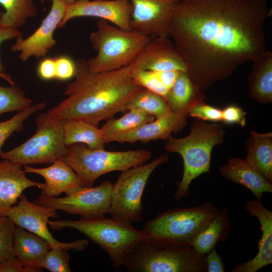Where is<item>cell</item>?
<instances>
[{
  "label": "cell",
  "instance_id": "e0dca14e",
  "mask_svg": "<svg viewBox=\"0 0 272 272\" xmlns=\"http://www.w3.org/2000/svg\"><path fill=\"white\" fill-rule=\"evenodd\" d=\"M246 209L251 216L257 218L262 235L258 241V252L252 259L238 264L232 272H256L272 263V212L265 208L261 199L248 201Z\"/></svg>",
  "mask_w": 272,
  "mask_h": 272
},
{
  "label": "cell",
  "instance_id": "ffe728a7",
  "mask_svg": "<svg viewBox=\"0 0 272 272\" xmlns=\"http://www.w3.org/2000/svg\"><path fill=\"white\" fill-rule=\"evenodd\" d=\"M25 173H34L43 177L45 187L41 194L49 197H56L64 192L72 194L83 187L81 181L73 169L62 159H59L45 168H34L25 165Z\"/></svg>",
  "mask_w": 272,
  "mask_h": 272
},
{
  "label": "cell",
  "instance_id": "d590c367",
  "mask_svg": "<svg viewBox=\"0 0 272 272\" xmlns=\"http://www.w3.org/2000/svg\"><path fill=\"white\" fill-rule=\"evenodd\" d=\"M188 114L203 121H222V110L208 105L204 102L192 108L189 111Z\"/></svg>",
  "mask_w": 272,
  "mask_h": 272
},
{
  "label": "cell",
  "instance_id": "4dcf8cb0",
  "mask_svg": "<svg viewBox=\"0 0 272 272\" xmlns=\"http://www.w3.org/2000/svg\"><path fill=\"white\" fill-rule=\"evenodd\" d=\"M32 100L25 96L18 87L0 86V115L4 113L24 110L32 106Z\"/></svg>",
  "mask_w": 272,
  "mask_h": 272
},
{
  "label": "cell",
  "instance_id": "f546056e",
  "mask_svg": "<svg viewBox=\"0 0 272 272\" xmlns=\"http://www.w3.org/2000/svg\"><path fill=\"white\" fill-rule=\"evenodd\" d=\"M133 109L140 110L156 118L171 113L162 97L144 88L135 94L127 103L126 110Z\"/></svg>",
  "mask_w": 272,
  "mask_h": 272
},
{
  "label": "cell",
  "instance_id": "4fadbf2b",
  "mask_svg": "<svg viewBox=\"0 0 272 272\" xmlns=\"http://www.w3.org/2000/svg\"><path fill=\"white\" fill-rule=\"evenodd\" d=\"M67 6L63 0H52L50 10L38 29L25 39L17 37L12 51L20 52L19 57L23 61L33 56H44L56 43L53 33L62 20Z\"/></svg>",
  "mask_w": 272,
  "mask_h": 272
},
{
  "label": "cell",
  "instance_id": "7bdbcfd3",
  "mask_svg": "<svg viewBox=\"0 0 272 272\" xmlns=\"http://www.w3.org/2000/svg\"><path fill=\"white\" fill-rule=\"evenodd\" d=\"M156 72H157L163 84L169 91L175 83L179 72L176 71H168Z\"/></svg>",
  "mask_w": 272,
  "mask_h": 272
},
{
  "label": "cell",
  "instance_id": "484cf974",
  "mask_svg": "<svg viewBox=\"0 0 272 272\" xmlns=\"http://www.w3.org/2000/svg\"><path fill=\"white\" fill-rule=\"evenodd\" d=\"M229 213V210L224 208L215 215L193 242L192 247L195 251L207 254L217 242L227 241L231 226Z\"/></svg>",
  "mask_w": 272,
  "mask_h": 272
},
{
  "label": "cell",
  "instance_id": "ac0fdd59",
  "mask_svg": "<svg viewBox=\"0 0 272 272\" xmlns=\"http://www.w3.org/2000/svg\"><path fill=\"white\" fill-rule=\"evenodd\" d=\"M187 124V115L171 113L155 120L147 122L130 131L109 137L105 144L116 142L119 143H143L157 140H167L172 133L181 131Z\"/></svg>",
  "mask_w": 272,
  "mask_h": 272
},
{
  "label": "cell",
  "instance_id": "7402d4cb",
  "mask_svg": "<svg viewBox=\"0 0 272 272\" xmlns=\"http://www.w3.org/2000/svg\"><path fill=\"white\" fill-rule=\"evenodd\" d=\"M51 248L44 239L16 226L13 239L14 254L25 265L41 270L43 260Z\"/></svg>",
  "mask_w": 272,
  "mask_h": 272
},
{
  "label": "cell",
  "instance_id": "8992f818",
  "mask_svg": "<svg viewBox=\"0 0 272 272\" xmlns=\"http://www.w3.org/2000/svg\"><path fill=\"white\" fill-rule=\"evenodd\" d=\"M90 40L97 55L87 64L92 73L116 70L129 65L151 37L134 31H127L100 19L97 30L90 35Z\"/></svg>",
  "mask_w": 272,
  "mask_h": 272
},
{
  "label": "cell",
  "instance_id": "d6a6232c",
  "mask_svg": "<svg viewBox=\"0 0 272 272\" xmlns=\"http://www.w3.org/2000/svg\"><path fill=\"white\" fill-rule=\"evenodd\" d=\"M16 227L9 217L0 213V264L15 256L13 239Z\"/></svg>",
  "mask_w": 272,
  "mask_h": 272
},
{
  "label": "cell",
  "instance_id": "ab89813d",
  "mask_svg": "<svg viewBox=\"0 0 272 272\" xmlns=\"http://www.w3.org/2000/svg\"><path fill=\"white\" fill-rule=\"evenodd\" d=\"M37 73L39 77L42 80H50L55 79V59L46 58L42 60L38 66Z\"/></svg>",
  "mask_w": 272,
  "mask_h": 272
},
{
  "label": "cell",
  "instance_id": "6da1fadb",
  "mask_svg": "<svg viewBox=\"0 0 272 272\" xmlns=\"http://www.w3.org/2000/svg\"><path fill=\"white\" fill-rule=\"evenodd\" d=\"M266 0H183L174 5L169 37L199 90L229 77L266 50Z\"/></svg>",
  "mask_w": 272,
  "mask_h": 272
},
{
  "label": "cell",
  "instance_id": "7c38bea8",
  "mask_svg": "<svg viewBox=\"0 0 272 272\" xmlns=\"http://www.w3.org/2000/svg\"><path fill=\"white\" fill-rule=\"evenodd\" d=\"M5 215L9 217L16 226L21 227L46 240L51 248H62L68 251H83L89 245L86 239H78L69 243L57 240L48 228L49 219L56 218L58 215L52 208L29 201L24 194L19 198L17 205L10 208Z\"/></svg>",
  "mask_w": 272,
  "mask_h": 272
},
{
  "label": "cell",
  "instance_id": "cb8c5ba5",
  "mask_svg": "<svg viewBox=\"0 0 272 272\" xmlns=\"http://www.w3.org/2000/svg\"><path fill=\"white\" fill-rule=\"evenodd\" d=\"M248 77L249 96L260 104L272 101V53L266 50L253 61Z\"/></svg>",
  "mask_w": 272,
  "mask_h": 272
},
{
  "label": "cell",
  "instance_id": "e575fe53",
  "mask_svg": "<svg viewBox=\"0 0 272 272\" xmlns=\"http://www.w3.org/2000/svg\"><path fill=\"white\" fill-rule=\"evenodd\" d=\"M68 250L62 248H51L46 253L41 267L51 272H70Z\"/></svg>",
  "mask_w": 272,
  "mask_h": 272
},
{
  "label": "cell",
  "instance_id": "8d00e7d4",
  "mask_svg": "<svg viewBox=\"0 0 272 272\" xmlns=\"http://www.w3.org/2000/svg\"><path fill=\"white\" fill-rule=\"evenodd\" d=\"M56 66L55 79L66 81L73 78L76 73V62L65 56L55 58Z\"/></svg>",
  "mask_w": 272,
  "mask_h": 272
},
{
  "label": "cell",
  "instance_id": "1f68e13d",
  "mask_svg": "<svg viewBox=\"0 0 272 272\" xmlns=\"http://www.w3.org/2000/svg\"><path fill=\"white\" fill-rule=\"evenodd\" d=\"M46 106L45 102H41L31 106L28 108L19 111L11 118L0 122V156L2 148L7 139L14 132L20 130L25 121L32 114L43 109Z\"/></svg>",
  "mask_w": 272,
  "mask_h": 272
},
{
  "label": "cell",
  "instance_id": "9c48e42d",
  "mask_svg": "<svg viewBox=\"0 0 272 272\" xmlns=\"http://www.w3.org/2000/svg\"><path fill=\"white\" fill-rule=\"evenodd\" d=\"M169 158L168 155H161L148 164L122 171L112 185L108 212L111 218L130 224L143 221L142 196L147 182L154 170Z\"/></svg>",
  "mask_w": 272,
  "mask_h": 272
},
{
  "label": "cell",
  "instance_id": "277c9868",
  "mask_svg": "<svg viewBox=\"0 0 272 272\" xmlns=\"http://www.w3.org/2000/svg\"><path fill=\"white\" fill-rule=\"evenodd\" d=\"M225 133L224 125L197 119L187 136L181 139L172 135L168 138L165 149L178 153L183 161L182 177L174 195L176 200H179L188 194L193 180L209 172L212 150L223 141Z\"/></svg>",
  "mask_w": 272,
  "mask_h": 272
},
{
  "label": "cell",
  "instance_id": "f35d334b",
  "mask_svg": "<svg viewBox=\"0 0 272 272\" xmlns=\"http://www.w3.org/2000/svg\"><path fill=\"white\" fill-rule=\"evenodd\" d=\"M41 270L27 266L15 256L11 257L0 264V272H38Z\"/></svg>",
  "mask_w": 272,
  "mask_h": 272
},
{
  "label": "cell",
  "instance_id": "f6af8a7d",
  "mask_svg": "<svg viewBox=\"0 0 272 272\" xmlns=\"http://www.w3.org/2000/svg\"><path fill=\"white\" fill-rule=\"evenodd\" d=\"M77 0H63L67 6L71 5L76 2Z\"/></svg>",
  "mask_w": 272,
  "mask_h": 272
},
{
  "label": "cell",
  "instance_id": "d6986e66",
  "mask_svg": "<svg viewBox=\"0 0 272 272\" xmlns=\"http://www.w3.org/2000/svg\"><path fill=\"white\" fill-rule=\"evenodd\" d=\"M21 166L10 160L0 161V213L5 214L18 201L26 189L37 187L41 190L45 183L28 179Z\"/></svg>",
  "mask_w": 272,
  "mask_h": 272
},
{
  "label": "cell",
  "instance_id": "7dc6e473",
  "mask_svg": "<svg viewBox=\"0 0 272 272\" xmlns=\"http://www.w3.org/2000/svg\"><path fill=\"white\" fill-rule=\"evenodd\" d=\"M171 1H172L176 3V2H179V1H183V0H171Z\"/></svg>",
  "mask_w": 272,
  "mask_h": 272
},
{
  "label": "cell",
  "instance_id": "4316f807",
  "mask_svg": "<svg viewBox=\"0 0 272 272\" xmlns=\"http://www.w3.org/2000/svg\"><path fill=\"white\" fill-rule=\"evenodd\" d=\"M62 121L64 142L67 146L84 143L91 149H104V137L97 125L80 119H68Z\"/></svg>",
  "mask_w": 272,
  "mask_h": 272
},
{
  "label": "cell",
  "instance_id": "ee69618b",
  "mask_svg": "<svg viewBox=\"0 0 272 272\" xmlns=\"http://www.w3.org/2000/svg\"><path fill=\"white\" fill-rule=\"evenodd\" d=\"M0 78L7 81L11 86H15V83L10 75L5 73H0Z\"/></svg>",
  "mask_w": 272,
  "mask_h": 272
},
{
  "label": "cell",
  "instance_id": "f1b7e54d",
  "mask_svg": "<svg viewBox=\"0 0 272 272\" xmlns=\"http://www.w3.org/2000/svg\"><path fill=\"white\" fill-rule=\"evenodd\" d=\"M154 117L139 109L128 110L123 116L111 118L100 128L104 140L110 137L133 130L144 124L153 121Z\"/></svg>",
  "mask_w": 272,
  "mask_h": 272
},
{
  "label": "cell",
  "instance_id": "44dd1931",
  "mask_svg": "<svg viewBox=\"0 0 272 272\" xmlns=\"http://www.w3.org/2000/svg\"><path fill=\"white\" fill-rule=\"evenodd\" d=\"M219 170L223 177L251 191L256 199H261L264 192H272V183L267 181L245 159L230 158Z\"/></svg>",
  "mask_w": 272,
  "mask_h": 272
},
{
  "label": "cell",
  "instance_id": "8fae6325",
  "mask_svg": "<svg viewBox=\"0 0 272 272\" xmlns=\"http://www.w3.org/2000/svg\"><path fill=\"white\" fill-rule=\"evenodd\" d=\"M112 185L111 182L105 180L95 187H81L63 197L41 194L33 202L69 214L78 215L82 219L101 218L108 213Z\"/></svg>",
  "mask_w": 272,
  "mask_h": 272
},
{
  "label": "cell",
  "instance_id": "d4e9b609",
  "mask_svg": "<svg viewBox=\"0 0 272 272\" xmlns=\"http://www.w3.org/2000/svg\"><path fill=\"white\" fill-rule=\"evenodd\" d=\"M244 159L268 182L272 183V133L251 131L246 143Z\"/></svg>",
  "mask_w": 272,
  "mask_h": 272
},
{
  "label": "cell",
  "instance_id": "83f0119b",
  "mask_svg": "<svg viewBox=\"0 0 272 272\" xmlns=\"http://www.w3.org/2000/svg\"><path fill=\"white\" fill-rule=\"evenodd\" d=\"M0 5L5 10L0 25L5 26L20 28L37 13L34 0H0Z\"/></svg>",
  "mask_w": 272,
  "mask_h": 272
},
{
  "label": "cell",
  "instance_id": "52a82bcc",
  "mask_svg": "<svg viewBox=\"0 0 272 272\" xmlns=\"http://www.w3.org/2000/svg\"><path fill=\"white\" fill-rule=\"evenodd\" d=\"M151 155L145 149L108 151L104 149H91L78 143L67 146L62 159L77 173L82 186L90 187L102 175L122 171L145 163Z\"/></svg>",
  "mask_w": 272,
  "mask_h": 272
},
{
  "label": "cell",
  "instance_id": "5b68a950",
  "mask_svg": "<svg viewBox=\"0 0 272 272\" xmlns=\"http://www.w3.org/2000/svg\"><path fill=\"white\" fill-rule=\"evenodd\" d=\"M48 225L53 230L70 228L85 235L108 253L116 269L122 265L134 246L146 237L141 230L135 229L131 224L105 217L49 221Z\"/></svg>",
  "mask_w": 272,
  "mask_h": 272
},
{
  "label": "cell",
  "instance_id": "b9f144b4",
  "mask_svg": "<svg viewBox=\"0 0 272 272\" xmlns=\"http://www.w3.org/2000/svg\"><path fill=\"white\" fill-rule=\"evenodd\" d=\"M21 36V33L18 28L0 25V45L5 40L17 38ZM4 69V66L0 60V73H5L3 72Z\"/></svg>",
  "mask_w": 272,
  "mask_h": 272
},
{
  "label": "cell",
  "instance_id": "30bf717a",
  "mask_svg": "<svg viewBox=\"0 0 272 272\" xmlns=\"http://www.w3.org/2000/svg\"><path fill=\"white\" fill-rule=\"evenodd\" d=\"M35 133L25 143L6 152L2 159L20 166L49 164L62 159L67 146L64 142L62 120L51 118L47 113L36 119Z\"/></svg>",
  "mask_w": 272,
  "mask_h": 272
},
{
  "label": "cell",
  "instance_id": "7a4b0ae2",
  "mask_svg": "<svg viewBox=\"0 0 272 272\" xmlns=\"http://www.w3.org/2000/svg\"><path fill=\"white\" fill-rule=\"evenodd\" d=\"M75 81L64 91L66 98L47 112L52 118L80 119L96 125L116 113L143 89L134 80L130 65L98 73L91 72L83 58L76 62Z\"/></svg>",
  "mask_w": 272,
  "mask_h": 272
},
{
  "label": "cell",
  "instance_id": "9a60e30c",
  "mask_svg": "<svg viewBox=\"0 0 272 272\" xmlns=\"http://www.w3.org/2000/svg\"><path fill=\"white\" fill-rule=\"evenodd\" d=\"M129 1L132 6L130 21L132 31L151 38L169 37L168 25L175 2L171 0Z\"/></svg>",
  "mask_w": 272,
  "mask_h": 272
},
{
  "label": "cell",
  "instance_id": "836d02e7",
  "mask_svg": "<svg viewBox=\"0 0 272 272\" xmlns=\"http://www.w3.org/2000/svg\"><path fill=\"white\" fill-rule=\"evenodd\" d=\"M135 82L142 88L155 93L165 100L169 90L163 84L157 72L148 70L132 71Z\"/></svg>",
  "mask_w": 272,
  "mask_h": 272
},
{
  "label": "cell",
  "instance_id": "ba28073f",
  "mask_svg": "<svg viewBox=\"0 0 272 272\" xmlns=\"http://www.w3.org/2000/svg\"><path fill=\"white\" fill-rule=\"evenodd\" d=\"M219 210L209 202L169 210L147 221L141 231L146 237L192 247L195 238Z\"/></svg>",
  "mask_w": 272,
  "mask_h": 272
},
{
  "label": "cell",
  "instance_id": "bcb514c9",
  "mask_svg": "<svg viewBox=\"0 0 272 272\" xmlns=\"http://www.w3.org/2000/svg\"><path fill=\"white\" fill-rule=\"evenodd\" d=\"M3 14V12H1L0 11V21H1V17L2 16Z\"/></svg>",
  "mask_w": 272,
  "mask_h": 272
},
{
  "label": "cell",
  "instance_id": "3957f363",
  "mask_svg": "<svg viewBox=\"0 0 272 272\" xmlns=\"http://www.w3.org/2000/svg\"><path fill=\"white\" fill-rule=\"evenodd\" d=\"M206 257L191 246L145 237L122 265L130 272H207Z\"/></svg>",
  "mask_w": 272,
  "mask_h": 272
},
{
  "label": "cell",
  "instance_id": "74e56055",
  "mask_svg": "<svg viewBox=\"0 0 272 272\" xmlns=\"http://www.w3.org/2000/svg\"><path fill=\"white\" fill-rule=\"evenodd\" d=\"M222 121L229 124L236 123L244 127L247 113L240 107L230 105L222 110Z\"/></svg>",
  "mask_w": 272,
  "mask_h": 272
},
{
  "label": "cell",
  "instance_id": "60d3db41",
  "mask_svg": "<svg viewBox=\"0 0 272 272\" xmlns=\"http://www.w3.org/2000/svg\"><path fill=\"white\" fill-rule=\"evenodd\" d=\"M207 272H224L225 269L221 256L214 248L207 254L206 257Z\"/></svg>",
  "mask_w": 272,
  "mask_h": 272
},
{
  "label": "cell",
  "instance_id": "2e32d148",
  "mask_svg": "<svg viewBox=\"0 0 272 272\" xmlns=\"http://www.w3.org/2000/svg\"><path fill=\"white\" fill-rule=\"evenodd\" d=\"M132 71L186 72V65L169 37L151 38L130 64Z\"/></svg>",
  "mask_w": 272,
  "mask_h": 272
},
{
  "label": "cell",
  "instance_id": "5bb4252c",
  "mask_svg": "<svg viewBox=\"0 0 272 272\" xmlns=\"http://www.w3.org/2000/svg\"><path fill=\"white\" fill-rule=\"evenodd\" d=\"M132 6L129 0H77L67 6L58 27L78 17H94L106 20L127 31L130 27Z\"/></svg>",
  "mask_w": 272,
  "mask_h": 272
},
{
  "label": "cell",
  "instance_id": "603a6c76",
  "mask_svg": "<svg viewBox=\"0 0 272 272\" xmlns=\"http://www.w3.org/2000/svg\"><path fill=\"white\" fill-rule=\"evenodd\" d=\"M206 98L205 94L196 87L187 73L180 71L165 101L171 113L187 115L192 108Z\"/></svg>",
  "mask_w": 272,
  "mask_h": 272
}]
</instances>
